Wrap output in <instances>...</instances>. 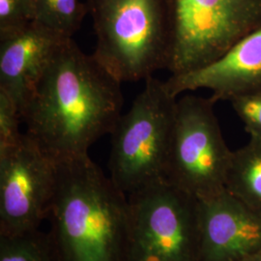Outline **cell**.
<instances>
[{
  "mask_svg": "<svg viewBox=\"0 0 261 261\" xmlns=\"http://www.w3.org/2000/svg\"><path fill=\"white\" fill-rule=\"evenodd\" d=\"M245 261H261V252L253 255L252 257H250V258H248L247 260Z\"/></svg>",
  "mask_w": 261,
  "mask_h": 261,
  "instance_id": "obj_18",
  "label": "cell"
},
{
  "mask_svg": "<svg viewBox=\"0 0 261 261\" xmlns=\"http://www.w3.org/2000/svg\"><path fill=\"white\" fill-rule=\"evenodd\" d=\"M69 39L35 21L0 37V90L22 113L56 51Z\"/></svg>",
  "mask_w": 261,
  "mask_h": 261,
  "instance_id": "obj_11",
  "label": "cell"
},
{
  "mask_svg": "<svg viewBox=\"0 0 261 261\" xmlns=\"http://www.w3.org/2000/svg\"><path fill=\"white\" fill-rule=\"evenodd\" d=\"M48 219L58 261H128V196L89 155L57 163Z\"/></svg>",
  "mask_w": 261,
  "mask_h": 261,
  "instance_id": "obj_2",
  "label": "cell"
},
{
  "mask_svg": "<svg viewBox=\"0 0 261 261\" xmlns=\"http://www.w3.org/2000/svg\"><path fill=\"white\" fill-rule=\"evenodd\" d=\"M128 261H197L200 200L160 180L128 195Z\"/></svg>",
  "mask_w": 261,
  "mask_h": 261,
  "instance_id": "obj_6",
  "label": "cell"
},
{
  "mask_svg": "<svg viewBox=\"0 0 261 261\" xmlns=\"http://www.w3.org/2000/svg\"><path fill=\"white\" fill-rule=\"evenodd\" d=\"M112 133L110 177L127 196L165 180L177 98L150 76Z\"/></svg>",
  "mask_w": 261,
  "mask_h": 261,
  "instance_id": "obj_4",
  "label": "cell"
},
{
  "mask_svg": "<svg viewBox=\"0 0 261 261\" xmlns=\"http://www.w3.org/2000/svg\"><path fill=\"white\" fill-rule=\"evenodd\" d=\"M87 12L81 0H33V21L66 39H73Z\"/></svg>",
  "mask_w": 261,
  "mask_h": 261,
  "instance_id": "obj_13",
  "label": "cell"
},
{
  "mask_svg": "<svg viewBox=\"0 0 261 261\" xmlns=\"http://www.w3.org/2000/svg\"><path fill=\"white\" fill-rule=\"evenodd\" d=\"M225 190L261 216V140L251 138L240 149L232 151Z\"/></svg>",
  "mask_w": 261,
  "mask_h": 261,
  "instance_id": "obj_12",
  "label": "cell"
},
{
  "mask_svg": "<svg viewBox=\"0 0 261 261\" xmlns=\"http://www.w3.org/2000/svg\"><path fill=\"white\" fill-rule=\"evenodd\" d=\"M57 163L27 133L0 154V236L36 230L48 218L56 192Z\"/></svg>",
  "mask_w": 261,
  "mask_h": 261,
  "instance_id": "obj_8",
  "label": "cell"
},
{
  "mask_svg": "<svg viewBox=\"0 0 261 261\" xmlns=\"http://www.w3.org/2000/svg\"><path fill=\"white\" fill-rule=\"evenodd\" d=\"M33 19V0H0V37L27 27Z\"/></svg>",
  "mask_w": 261,
  "mask_h": 261,
  "instance_id": "obj_16",
  "label": "cell"
},
{
  "mask_svg": "<svg viewBox=\"0 0 261 261\" xmlns=\"http://www.w3.org/2000/svg\"><path fill=\"white\" fill-rule=\"evenodd\" d=\"M176 97L186 91L208 89L215 102L261 93V28L237 42L224 55L201 69L170 75L165 82Z\"/></svg>",
  "mask_w": 261,
  "mask_h": 261,
  "instance_id": "obj_10",
  "label": "cell"
},
{
  "mask_svg": "<svg viewBox=\"0 0 261 261\" xmlns=\"http://www.w3.org/2000/svg\"><path fill=\"white\" fill-rule=\"evenodd\" d=\"M171 75L201 69L261 28V0H167Z\"/></svg>",
  "mask_w": 261,
  "mask_h": 261,
  "instance_id": "obj_5",
  "label": "cell"
},
{
  "mask_svg": "<svg viewBox=\"0 0 261 261\" xmlns=\"http://www.w3.org/2000/svg\"><path fill=\"white\" fill-rule=\"evenodd\" d=\"M121 83L73 39L64 42L22 113L27 134L56 163L88 155L121 116Z\"/></svg>",
  "mask_w": 261,
  "mask_h": 261,
  "instance_id": "obj_1",
  "label": "cell"
},
{
  "mask_svg": "<svg viewBox=\"0 0 261 261\" xmlns=\"http://www.w3.org/2000/svg\"><path fill=\"white\" fill-rule=\"evenodd\" d=\"M214 100L186 95L177 99L165 180L198 199L225 191L232 151L215 113Z\"/></svg>",
  "mask_w": 261,
  "mask_h": 261,
  "instance_id": "obj_7",
  "label": "cell"
},
{
  "mask_svg": "<svg viewBox=\"0 0 261 261\" xmlns=\"http://www.w3.org/2000/svg\"><path fill=\"white\" fill-rule=\"evenodd\" d=\"M0 261H58L48 233L33 230L0 236Z\"/></svg>",
  "mask_w": 261,
  "mask_h": 261,
  "instance_id": "obj_14",
  "label": "cell"
},
{
  "mask_svg": "<svg viewBox=\"0 0 261 261\" xmlns=\"http://www.w3.org/2000/svg\"><path fill=\"white\" fill-rule=\"evenodd\" d=\"M96 47L92 56L120 83L145 81L166 69L167 0H88Z\"/></svg>",
  "mask_w": 261,
  "mask_h": 261,
  "instance_id": "obj_3",
  "label": "cell"
},
{
  "mask_svg": "<svg viewBox=\"0 0 261 261\" xmlns=\"http://www.w3.org/2000/svg\"><path fill=\"white\" fill-rule=\"evenodd\" d=\"M20 121L22 117L19 108L7 94L0 90V154L18 145L22 139Z\"/></svg>",
  "mask_w": 261,
  "mask_h": 261,
  "instance_id": "obj_15",
  "label": "cell"
},
{
  "mask_svg": "<svg viewBox=\"0 0 261 261\" xmlns=\"http://www.w3.org/2000/svg\"><path fill=\"white\" fill-rule=\"evenodd\" d=\"M259 252L261 216L226 190L200 200L197 261H245Z\"/></svg>",
  "mask_w": 261,
  "mask_h": 261,
  "instance_id": "obj_9",
  "label": "cell"
},
{
  "mask_svg": "<svg viewBox=\"0 0 261 261\" xmlns=\"http://www.w3.org/2000/svg\"><path fill=\"white\" fill-rule=\"evenodd\" d=\"M229 102L250 137L261 140V93L238 96Z\"/></svg>",
  "mask_w": 261,
  "mask_h": 261,
  "instance_id": "obj_17",
  "label": "cell"
}]
</instances>
